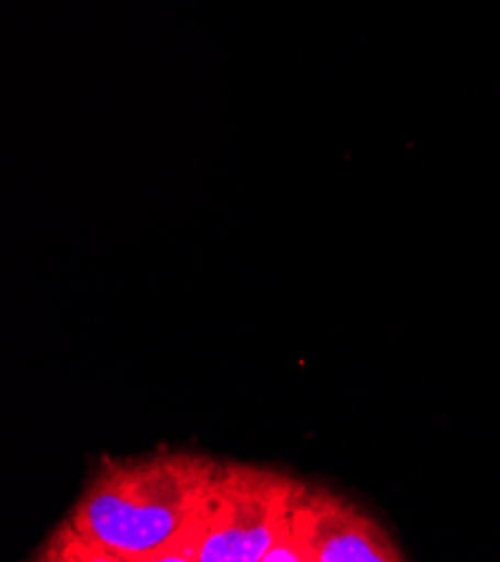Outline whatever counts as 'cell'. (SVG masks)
<instances>
[{
  "mask_svg": "<svg viewBox=\"0 0 500 562\" xmlns=\"http://www.w3.org/2000/svg\"><path fill=\"white\" fill-rule=\"evenodd\" d=\"M308 484L256 464L220 462L189 562H263Z\"/></svg>",
  "mask_w": 500,
  "mask_h": 562,
  "instance_id": "7a4b0ae2",
  "label": "cell"
},
{
  "mask_svg": "<svg viewBox=\"0 0 500 562\" xmlns=\"http://www.w3.org/2000/svg\"><path fill=\"white\" fill-rule=\"evenodd\" d=\"M297 522L312 562H402L404 551L366 509L323 486H305Z\"/></svg>",
  "mask_w": 500,
  "mask_h": 562,
  "instance_id": "3957f363",
  "label": "cell"
},
{
  "mask_svg": "<svg viewBox=\"0 0 500 562\" xmlns=\"http://www.w3.org/2000/svg\"><path fill=\"white\" fill-rule=\"evenodd\" d=\"M218 467V460L187 451L101 460L34 560L189 562Z\"/></svg>",
  "mask_w": 500,
  "mask_h": 562,
  "instance_id": "6da1fadb",
  "label": "cell"
}]
</instances>
